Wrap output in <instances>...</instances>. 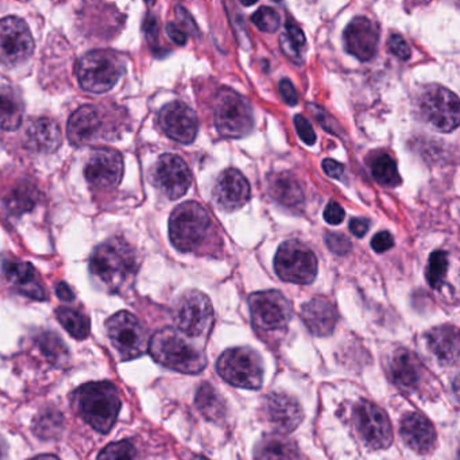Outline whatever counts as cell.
Returning a JSON list of instances; mask_svg holds the SVG:
<instances>
[{
	"mask_svg": "<svg viewBox=\"0 0 460 460\" xmlns=\"http://www.w3.org/2000/svg\"><path fill=\"white\" fill-rule=\"evenodd\" d=\"M161 130L180 144H192L199 131L195 111L182 102L166 104L158 114Z\"/></svg>",
	"mask_w": 460,
	"mask_h": 460,
	"instance_id": "18",
	"label": "cell"
},
{
	"mask_svg": "<svg viewBox=\"0 0 460 460\" xmlns=\"http://www.w3.org/2000/svg\"><path fill=\"white\" fill-rule=\"evenodd\" d=\"M98 460H138V454L131 441H117L107 446L99 454Z\"/></svg>",
	"mask_w": 460,
	"mask_h": 460,
	"instance_id": "37",
	"label": "cell"
},
{
	"mask_svg": "<svg viewBox=\"0 0 460 460\" xmlns=\"http://www.w3.org/2000/svg\"><path fill=\"white\" fill-rule=\"evenodd\" d=\"M198 460H208V459H207V457L200 456V457H198Z\"/></svg>",
	"mask_w": 460,
	"mask_h": 460,
	"instance_id": "54",
	"label": "cell"
},
{
	"mask_svg": "<svg viewBox=\"0 0 460 460\" xmlns=\"http://www.w3.org/2000/svg\"><path fill=\"white\" fill-rule=\"evenodd\" d=\"M56 292H58V296L61 300L74 301V292H72L71 288H69L66 282H60V284H58V287H56Z\"/></svg>",
	"mask_w": 460,
	"mask_h": 460,
	"instance_id": "51",
	"label": "cell"
},
{
	"mask_svg": "<svg viewBox=\"0 0 460 460\" xmlns=\"http://www.w3.org/2000/svg\"><path fill=\"white\" fill-rule=\"evenodd\" d=\"M90 270L107 290L120 292L131 284L136 276V252L123 239H109L93 250Z\"/></svg>",
	"mask_w": 460,
	"mask_h": 460,
	"instance_id": "1",
	"label": "cell"
},
{
	"mask_svg": "<svg viewBox=\"0 0 460 460\" xmlns=\"http://www.w3.org/2000/svg\"><path fill=\"white\" fill-rule=\"evenodd\" d=\"M263 420L270 425L274 433L288 435L293 432L304 419L300 402L287 393H270L266 395L261 408Z\"/></svg>",
	"mask_w": 460,
	"mask_h": 460,
	"instance_id": "15",
	"label": "cell"
},
{
	"mask_svg": "<svg viewBox=\"0 0 460 460\" xmlns=\"http://www.w3.org/2000/svg\"><path fill=\"white\" fill-rule=\"evenodd\" d=\"M214 119L217 131L225 138H242L254 128L249 102L230 88H222L215 96Z\"/></svg>",
	"mask_w": 460,
	"mask_h": 460,
	"instance_id": "5",
	"label": "cell"
},
{
	"mask_svg": "<svg viewBox=\"0 0 460 460\" xmlns=\"http://www.w3.org/2000/svg\"><path fill=\"white\" fill-rule=\"evenodd\" d=\"M252 22L265 33H274L279 28V14L270 7H261L252 14Z\"/></svg>",
	"mask_w": 460,
	"mask_h": 460,
	"instance_id": "39",
	"label": "cell"
},
{
	"mask_svg": "<svg viewBox=\"0 0 460 460\" xmlns=\"http://www.w3.org/2000/svg\"><path fill=\"white\" fill-rule=\"evenodd\" d=\"M301 317L308 330L314 336H322V338L331 335L338 323V312L335 306L324 297H314L304 304Z\"/></svg>",
	"mask_w": 460,
	"mask_h": 460,
	"instance_id": "24",
	"label": "cell"
},
{
	"mask_svg": "<svg viewBox=\"0 0 460 460\" xmlns=\"http://www.w3.org/2000/svg\"><path fill=\"white\" fill-rule=\"evenodd\" d=\"M420 111L425 122L441 133H451L459 126V101L452 91L430 85L422 93Z\"/></svg>",
	"mask_w": 460,
	"mask_h": 460,
	"instance_id": "10",
	"label": "cell"
},
{
	"mask_svg": "<svg viewBox=\"0 0 460 460\" xmlns=\"http://www.w3.org/2000/svg\"><path fill=\"white\" fill-rule=\"evenodd\" d=\"M295 126L298 137H300L304 144L314 145V142H316V133H314L311 123H309L308 119H305L303 115H296Z\"/></svg>",
	"mask_w": 460,
	"mask_h": 460,
	"instance_id": "42",
	"label": "cell"
},
{
	"mask_svg": "<svg viewBox=\"0 0 460 460\" xmlns=\"http://www.w3.org/2000/svg\"><path fill=\"white\" fill-rule=\"evenodd\" d=\"M217 373L228 384L241 389L258 390L262 386V358L252 347H235L220 355Z\"/></svg>",
	"mask_w": 460,
	"mask_h": 460,
	"instance_id": "6",
	"label": "cell"
},
{
	"mask_svg": "<svg viewBox=\"0 0 460 460\" xmlns=\"http://www.w3.org/2000/svg\"><path fill=\"white\" fill-rule=\"evenodd\" d=\"M212 231L211 217L196 201L181 204L172 212L169 236L172 244L182 252L201 249Z\"/></svg>",
	"mask_w": 460,
	"mask_h": 460,
	"instance_id": "4",
	"label": "cell"
},
{
	"mask_svg": "<svg viewBox=\"0 0 460 460\" xmlns=\"http://www.w3.org/2000/svg\"><path fill=\"white\" fill-rule=\"evenodd\" d=\"M368 228H370V222L365 217H354L349 222V231L354 234L358 238H362L367 234Z\"/></svg>",
	"mask_w": 460,
	"mask_h": 460,
	"instance_id": "49",
	"label": "cell"
},
{
	"mask_svg": "<svg viewBox=\"0 0 460 460\" xmlns=\"http://www.w3.org/2000/svg\"><path fill=\"white\" fill-rule=\"evenodd\" d=\"M196 405L199 411L207 417V419L217 420L223 419L226 414V402L225 398L220 395V393L215 389L208 382H204L199 387L198 394H196Z\"/></svg>",
	"mask_w": 460,
	"mask_h": 460,
	"instance_id": "31",
	"label": "cell"
},
{
	"mask_svg": "<svg viewBox=\"0 0 460 460\" xmlns=\"http://www.w3.org/2000/svg\"><path fill=\"white\" fill-rule=\"evenodd\" d=\"M390 378L402 392H414L424 378V367L419 358L408 349H397L387 363Z\"/></svg>",
	"mask_w": 460,
	"mask_h": 460,
	"instance_id": "21",
	"label": "cell"
},
{
	"mask_svg": "<svg viewBox=\"0 0 460 460\" xmlns=\"http://www.w3.org/2000/svg\"><path fill=\"white\" fill-rule=\"evenodd\" d=\"M31 460H60L55 455H40V456L33 457Z\"/></svg>",
	"mask_w": 460,
	"mask_h": 460,
	"instance_id": "53",
	"label": "cell"
},
{
	"mask_svg": "<svg viewBox=\"0 0 460 460\" xmlns=\"http://www.w3.org/2000/svg\"><path fill=\"white\" fill-rule=\"evenodd\" d=\"M371 172H373L374 179L378 184L385 187H397L400 185L401 177L398 174L395 161L386 153L376 155L373 163H371Z\"/></svg>",
	"mask_w": 460,
	"mask_h": 460,
	"instance_id": "33",
	"label": "cell"
},
{
	"mask_svg": "<svg viewBox=\"0 0 460 460\" xmlns=\"http://www.w3.org/2000/svg\"><path fill=\"white\" fill-rule=\"evenodd\" d=\"M344 217H346V212H344V209L341 208L338 201L331 200L330 203L327 204V207H325L324 219L328 225H341L344 220Z\"/></svg>",
	"mask_w": 460,
	"mask_h": 460,
	"instance_id": "44",
	"label": "cell"
},
{
	"mask_svg": "<svg viewBox=\"0 0 460 460\" xmlns=\"http://www.w3.org/2000/svg\"><path fill=\"white\" fill-rule=\"evenodd\" d=\"M344 47L349 55L360 61H368L376 56L379 41V29L366 17H357L344 31Z\"/></svg>",
	"mask_w": 460,
	"mask_h": 460,
	"instance_id": "20",
	"label": "cell"
},
{
	"mask_svg": "<svg viewBox=\"0 0 460 460\" xmlns=\"http://www.w3.org/2000/svg\"><path fill=\"white\" fill-rule=\"evenodd\" d=\"M174 324L188 338L208 335L214 325V308L208 296L199 290L185 292L174 308Z\"/></svg>",
	"mask_w": 460,
	"mask_h": 460,
	"instance_id": "9",
	"label": "cell"
},
{
	"mask_svg": "<svg viewBox=\"0 0 460 460\" xmlns=\"http://www.w3.org/2000/svg\"><path fill=\"white\" fill-rule=\"evenodd\" d=\"M250 196L252 190L249 181L236 169L223 172L212 190V199L217 208L227 212L236 211L246 206Z\"/></svg>",
	"mask_w": 460,
	"mask_h": 460,
	"instance_id": "19",
	"label": "cell"
},
{
	"mask_svg": "<svg viewBox=\"0 0 460 460\" xmlns=\"http://www.w3.org/2000/svg\"><path fill=\"white\" fill-rule=\"evenodd\" d=\"M400 435L403 443L411 451L421 455L432 451L435 448L436 440H438L432 422L422 414L417 413V411H411V413L402 417Z\"/></svg>",
	"mask_w": 460,
	"mask_h": 460,
	"instance_id": "22",
	"label": "cell"
},
{
	"mask_svg": "<svg viewBox=\"0 0 460 460\" xmlns=\"http://www.w3.org/2000/svg\"><path fill=\"white\" fill-rule=\"evenodd\" d=\"M279 88L285 103L289 104V106H296L298 103L297 91H296L295 85L292 84L290 80L282 79L279 82Z\"/></svg>",
	"mask_w": 460,
	"mask_h": 460,
	"instance_id": "46",
	"label": "cell"
},
{
	"mask_svg": "<svg viewBox=\"0 0 460 460\" xmlns=\"http://www.w3.org/2000/svg\"><path fill=\"white\" fill-rule=\"evenodd\" d=\"M104 128L103 117L93 106H83L69 118L68 138L71 144L82 146L99 139Z\"/></svg>",
	"mask_w": 460,
	"mask_h": 460,
	"instance_id": "23",
	"label": "cell"
},
{
	"mask_svg": "<svg viewBox=\"0 0 460 460\" xmlns=\"http://www.w3.org/2000/svg\"><path fill=\"white\" fill-rule=\"evenodd\" d=\"M249 305L252 324L258 330H284L292 319V305L279 290L252 293Z\"/></svg>",
	"mask_w": 460,
	"mask_h": 460,
	"instance_id": "13",
	"label": "cell"
},
{
	"mask_svg": "<svg viewBox=\"0 0 460 460\" xmlns=\"http://www.w3.org/2000/svg\"><path fill=\"white\" fill-rule=\"evenodd\" d=\"M430 352L444 365H455L459 360V336L452 325H441L427 333Z\"/></svg>",
	"mask_w": 460,
	"mask_h": 460,
	"instance_id": "26",
	"label": "cell"
},
{
	"mask_svg": "<svg viewBox=\"0 0 460 460\" xmlns=\"http://www.w3.org/2000/svg\"><path fill=\"white\" fill-rule=\"evenodd\" d=\"M7 452V444L4 438H0V460H4V457L6 456Z\"/></svg>",
	"mask_w": 460,
	"mask_h": 460,
	"instance_id": "52",
	"label": "cell"
},
{
	"mask_svg": "<svg viewBox=\"0 0 460 460\" xmlns=\"http://www.w3.org/2000/svg\"><path fill=\"white\" fill-rule=\"evenodd\" d=\"M122 61L109 50H93L80 58L76 66L77 79L83 90L104 93L111 90L123 74Z\"/></svg>",
	"mask_w": 460,
	"mask_h": 460,
	"instance_id": "7",
	"label": "cell"
},
{
	"mask_svg": "<svg viewBox=\"0 0 460 460\" xmlns=\"http://www.w3.org/2000/svg\"><path fill=\"white\" fill-rule=\"evenodd\" d=\"M40 349L44 352L45 357L52 363L66 362L68 349L61 341L60 336L55 333L45 332L39 339Z\"/></svg>",
	"mask_w": 460,
	"mask_h": 460,
	"instance_id": "36",
	"label": "cell"
},
{
	"mask_svg": "<svg viewBox=\"0 0 460 460\" xmlns=\"http://www.w3.org/2000/svg\"><path fill=\"white\" fill-rule=\"evenodd\" d=\"M34 204H36V192L31 188L22 187L10 196L7 200V208L12 214H22L33 208Z\"/></svg>",
	"mask_w": 460,
	"mask_h": 460,
	"instance_id": "38",
	"label": "cell"
},
{
	"mask_svg": "<svg viewBox=\"0 0 460 460\" xmlns=\"http://www.w3.org/2000/svg\"><path fill=\"white\" fill-rule=\"evenodd\" d=\"M393 246H394V239H393V235L389 231H381V233L376 234L374 238L371 239V247L378 254L387 252Z\"/></svg>",
	"mask_w": 460,
	"mask_h": 460,
	"instance_id": "45",
	"label": "cell"
},
{
	"mask_svg": "<svg viewBox=\"0 0 460 460\" xmlns=\"http://www.w3.org/2000/svg\"><path fill=\"white\" fill-rule=\"evenodd\" d=\"M153 179L166 198L176 200L190 190L192 174L185 161L179 155H164L155 164Z\"/></svg>",
	"mask_w": 460,
	"mask_h": 460,
	"instance_id": "16",
	"label": "cell"
},
{
	"mask_svg": "<svg viewBox=\"0 0 460 460\" xmlns=\"http://www.w3.org/2000/svg\"><path fill=\"white\" fill-rule=\"evenodd\" d=\"M123 171V157L117 150L98 149L88 158L84 173L91 187L111 190L119 184Z\"/></svg>",
	"mask_w": 460,
	"mask_h": 460,
	"instance_id": "17",
	"label": "cell"
},
{
	"mask_svg": "<svg viewBox=\"0 0 460 460\" xmlns=\"http://www.w3.org/2000/svg\"><path fill=\"white\" fill-rule=\"evenodd\" d=\"M176 15L179 18L180 22H182V25L187 26L193 34L198 33V28H196L195 23H193L192 18L188 14L187 10L182 9V7H176Z\"/></svg>",
	"mask_w": 460,
	"mask_h": 460,
	"instance_id": "50",
	"label": "cell"
},
{
	"mask_svg": "<svg viewBox=\"0 0 460 460\" xmlns=\"http://www.w3.org/2000/svg\"><path fill=\"white\" fill-rule=\"evenodd\" d=\"M287 31H285L284 36H282V39L285 40V41L288 42V44H290V47L293 48V49L297 50V52H300L301 48L305 47V36H304L303 31H301L300 28H298L297 25H295V23L292 22V21H289V22H287Z\"/></svg>",
	"mask_w": 460,
	"mask_h": 460,
	"instance_id": "41",
	"label": "cell"
},
{
	"mask_svg": "<svg viewBox=\"0 0 460 460\" xmlns=\"http://www.w3.org/2000/svg\"><path fill=\"white\" fill-rule=\"evenodd\" d=\"M26 146L37 153L56 152L63 144V133L58 122L50 118H40L29 125L25 136Z\"/></svg>",
	"mask_w": 460,
	"mask_h": 460,
	"instance_id": "25",
	"label": "cell"
},
{
	"mask_svg": "<svg viewBox=\"0 0 460 460\" xmlns=\"http://www.w3.org/2000/svg\"><path fill=\"white\" fill-rule=\"evenodd\" d=\"M33 52V36L25 21L18 17L0 20V63L10 68L21 66Z\"/></svg>",
	"mask_w": 460,
	"mask_h": 460,
	"instance_id": "14",
	"label": "cell"
},
{
	"mask_svg": "<svg viewBox=\"0 0 460 460\" xmlns=\"http://www.w3.org/2000/svg\"><path fill=\"white\" fill-rule=\"evenodd\" d=\"M23 102L13 87H0V128L17 130L22 125Z\"/></svg>",
	"mask_w": 460,
	"mask_h": 460,
	"instance_id": "30",
	"label": "cell"
},
{
	"mask_svg": "<svg viewBox=\"0 0 460 460\" xmlns=\"http://www.w3.org/2000/svg\"><path fill=\"white\" fill-rule=\"evenodd\" d=\"M448 270V254L446 252H435L430 254L427 269V279L433 289H440Z\"/></svg>",
	"mask_w": 460,
	"mask_h": 460,
	"instance_id": "35",
	"label": "cell"
},
{
	"mask_svg": "<svg viewBox=\"0 0 460 460\" xmlns=\"http://www.w3.org/2000/svg\"><path fill=\"white\" fill-rule=\"evenodd\" d=\"M389 50L402 61H408L411 56V47L408 42L403 40V37L398 36V34H393L389 40Z\"/></svg>",
	"mask_w": 460,
	"mask_h": 460,
	"instance_id": "43",
	"label": "cell"
},
{
	"mask_svg": "<svg viewBox=\"0 0 460 460\" xmlns=\"http://www.w3.org/2000/svg\"><path fill=\"white\" fill-rule=\"evenodd\" d=\"M325 243L331 252L338 255H346L347 252H351L352 244L347 236L341 235L338 233L325 234Z\"/></svg>",
	"mask_w": 460,
	"mask_h": 460,
	"instance_id": "40",
	"label": "cell"
},
{
	"mask_svg": "<svg viewBox=\"0 0 460 460\" xmlns=\"http://www.w3.org/2000/svg\"><path fill=\"white\" fill-rule=\"evenodd\" d=\"M269 193L282 206L297 208L303 206L304 192L296 177L289 173H277L269 177Z\"/></svg>",
	"mask_w": 460,
	"mask_h": 460,
	"instance_id": "29",
	"label": "cell"
},
{
	"mask_svg": "<svg viewBox=\"0 0 460 460\" xmlns=\"http://www.w3.org/2000/svg\"><path fill=\"white\" fill-rule=\"evenodd\" d=\"M274 269L282 281L308 285L316 279L317 258L301 242L287 241L277 250Z\"/></svg>",
	"mask_w": 460,
	"mask_h": 460,
	"instance_id": "8",
	"label": "cell"
},
{
	"mask_svg": "<svg viewBox=\"0 0 460 460\" xmlns=\"http://www.w3.org/2000/svg\"><path fill=\"white\" fill-rule=\"evenodd\" d=\"M323 171L332 179L341 180L344 176V166L336 163V161L331 160V158H325L323 161Z\"/></svg>",
	"mask_w": 460,
	"mask_h": 460,
	"instance_id": "47",
	"label": "cell"
},
{
	"mask_svg": "<svg viewBox=\"0 0 460 460\" xmlns=\"http://www.w3.org/2000/svg\"><path fill=\"white\" fill-rule=\"evenodd\" d=\"M354 424L368 448L384 449L392 446V422L386 411L376 403L358 401L354 405Z\"/></svg>",
	"mask_w": 460,
	"mask_h": 460,
	"instance_id": "12",
	"label": "cell"
},
{
	"mask_svg": "<svg viewBox=\"0 0 460 460\" xmlns=\"http://www.w3.org/2000/svg\"><path fill=\"white\" fill-rule=\"evenodd\" d=\"M7 279L26 297L37 301L47 300V293L36 277V269L29 262L13 261L4 268Z\"/></svg>",
	"mask_w": 460,
	"mask_h": 460,
	"instance_id": "27",
	"label": "cell"
},
{
	"mask_svg": "<svg viewBox=\"0 0 460 460\" xmlns=\"http://www.w3.org/2000/svg\"><path fill=\"white\" fill-rule=\"evenodd\" d=\"M254 460H300V451L287 435L270 433L258 441Z\"/></svg>",
	"mask_w": 460,
	"mask_h": 460,
	"instance_id": "28",
	"label": "cell"
},
{
	"mask_svg": "<svg viewBox=\"0 0 460 460\" xmlns=\"http://www.w3.org/2000/svg\"><path fill=\"white\" fill-rule=\"evenodd\" d=\"M106 328L110 341L122 360L136 359L149 349L144 327L130 312H118L110 317Z\"/></svg>",
	"mask_w": 460,
	"mask_h": 460,
	"instance_id": "11",
	"label": "cell"
},
{
	"mask_svg": "<svg viewBox=\"0 0 460 460\" xmlns=\"http://www.w3.org/2000/svg\"><path fill=\"white\" fill-rule=\"evenodd\" d=\"M77 413L98 432L109 433L119 414V393L111 382H90L75 392Z\"/></svg>",
	"mask_w": 460,
	"mask_h": 460,
	"instance_id": "3",
	"label": "cell"
},
{
	"mask_svg": "<svg viewBox=\"0 0 460 460\" xmlns=\"http://www.w3.org/2000/svg\"><path fill=\"white\" fill-rule=\"evenodd\" d=\"M149 351L160 365L179 373L199 374L207 367L206 352L174 328L155 332Z\"/></svg>",
	"mask_w": 460,
	"mask_h": 460,
	"instance_id": "2",
	"label": "cell"
},
{
	"mask_svg": "<svg viewBox=\"0 0 460 460\" xmlns=\"http://www.w3.org/2000/svg\"><path fill=\"white\" fill-rule=\"evenodd\" d=\"M58 322L68 331L69 335L75 339L84 341L90 335V319L77 309L69 308V306H60L56 311Z\"/></svg>",
	"mask_w": 460,
	"mask_h": 460,
	"instance_id": "32",
	"label": "cell"
},
{
	"mask_svg": "<svg viewBox=\"0 0 460 460\" xmlns=\"http://www.w3.org/2000/svg\"><path fill=\"white\" fill-rule=\"evenodd\" d=\"M63 429V416L58 411H45L36 420L37 435L41 438H55Z\"/></svg>",
	"mask_w": 460,
	"mask_h": 460,
	"instance_id": "34",
	"label": "cell"
},
{
	"mask_svg": "<svg viewBox=\"0 0 460 460\" xmlns=\"http://www.w3.org/2000/svg\"><path fill=\"white\" fill-rule=\"evenodd\" d=\"M166 33H168L169 39L177 45H185L187 44L188 36L180 25H177L176 22H169L166 25Z\"/></svg>",
	"mask_w": 460,
	"mask_h": 460,
	"instance_id": "48",
	"label": "cell"
}]
</instances>
